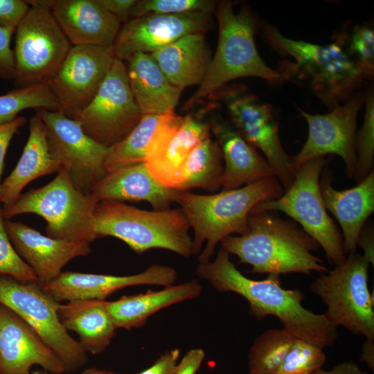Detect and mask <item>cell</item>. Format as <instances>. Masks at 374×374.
Instances as JSON below:
<instances>
[{"label": "cell", "instance_id": "1", "mask_svg": "<svg viewBox=\"0 0 374 374\" xmlns=\"http://www.w3.org/2000/svg\"><path fill=\"white\" fill-rule=\"evenodd\" d=\"M196 274L219 292H234L245 299L249 303V312L255 318L276 317L296 339L323 349L333 345L338 337L337 328L324 313H314L303 305L301 291L283 288L278 275L268 274L263 280L246 277L222 247L213 261L199 262Z\"/></svg>", "mask_w": 374, "mask_h": 374}, {"label": "cell", "instance_id": "2", "mask_svg": "<svg viewBox=\"0 0 374 374\" xmlns=\"http://www.w3.org/2000/svg\"><path fill=\"white\" fill-rule=\"evenodd\" d=\"M249 231L227 236L221 247L251 266L250 273L280 276L290 273L311 275L328 271L323 260L313 251L317 241L294 220H284L271 211L252 210L248 217Z\"/></svg>", "mask_w": 374, "mask_h": 374}, {"label": "cell", "instance_id": "3", "mask_svg": "<svg viewBox=\"0 0 374 374\" xmlns=\"http://www.w3.org/2000/svg\"><path fill=\"white\" fill-rule=\"evenodd\" d=\"M265 42L284 59L277 70L285 80H304L329 111L343 104L365 83L360 71L336 41L317 44L292 39L266 21L260 23Z\"/></svg>", "mask_w": 374, "mask_h": 374}, {"label": "cell", "instance_id": "4", "mask_svg": "<svg viewBox=\"0 0 374 374\" xmlns=\"http://www.w3.org/2000/svg\"><path fill=\"white\" fill-rule=\"evenodd\" d=\"M284 189L274 176L242 187L209 195L176 190L174 201L185 215L194 231L193 254L200 253L199 262L208 261L215 247L231 234L249 231L248 217L259 203L279 197Z\"/></svg>", "mask_w": 374, "mask_h": 374}, {"label": "cell", "instance_id": "5", "mask_svg": "<svg viewBox=\"0 0 374 374\" xmlns=\"http://www.w3.org/2000/svg\"><path fill=\"white\" fill-rule=\"evenodd\" d=\"M218 24V42L206 73L198 89L187 100L189 109L213 96L229 82L253 77L271 84L283 82L280 73L269 67L257 50L254 36L260 23L247 7L235 12L233 3L221 1L215 11Z\"/></svg>", "mask_w": 374, "mask_h": 374}, {"label": "cell", "instance_id": "6", "mask_svg": "<svg viewBox=\"0 0 374 374\" xmlns=\"http://www.w3.org/2000/svg\"><path fill=\"white\" fill-rule=\"evenodd\" d=\"M91 226L96 240L118 238L139 254L151 249L185 258L193 254L189 223L180 208L146 211L121 202L101 201L95 207Z\"/></svg>", "mask_w": 374, "mask_h": 374}, {"label": "cell", "instance_id": "7", "mask_svg": "<svg viewBox=\"0 0 374 374\" xmlns=\"http://www.w3.org/2000/svg\"><path fill=\"white\" fill-rule=\"evenodd\" d=\"M98 200L78 190L65 168L48 184L21 194L10 206L1 208L4 220L21 214L37 215L46 222V235L75 242H92L93 213Z\"/></svg>", "mask_w": 374, "mask_h": 374}, {"label": "cell", "instance_id": "8", "mask_svg": "<svg viewBox=\"0 0 374 374\" xmlns=\"http://www.w3.org/2000/svg\"><path fill=\"white\" fill-rule=\"evenodd\" d=\"M328 159L321 157L310 160L295 172L290 187L278 198L260 202L252 210L281 211L293 219L323 249L328 262L337 266L347 256L341 231L324 205L320 177Z\"/></svg>", "mask_w": 374, "mask_h": 374}, {"label": "cell", "instance_id": "9", "mask_svg": "<svg viewBox=\"0 0 374 374\" xmlns=\"http://www.w3.org/2000/svg\"><path fill=\"white\" fill-rule=\"evenodd\" d=\"M370 262L361 254L348 255L310 286L327 308L324 313L337 328L374 340V305L368 285Z\"/></svg>", "mask_w": 374, "mask_h": 374}, {"label": "cell", "instance_id": "10", "mask_svg": "<svg viewBox=\"0 0 374 374\" xmlns=\"http://www.w3.org/2000/svg\"><path fill=\"white\" fill-rule=\"evenodd\" d=\"M15 33L16 89L48 83L72 46L51 10L30 6Z\"/></svg>", "mask_w": 374, "mask_h": 374}, {"label": "cell", "instance_id": "11", "mask_svg": "<svg viewBox=\"0 0 374 374\" xmlns=\"http://www.w3.org/2000/svg\"><path fill=\"white\" fill-rule=\"evenodd\" d=\"M0 303L6 305L37 333L58 357L66 372H74L87 362V353L62 325L57 302L37 284L21 283L0 275Z\"/></svg>", "mask_w": 374, "mask_h": 374}, {"label": "cell", "instance_id": "12", "mask_svg": "<svg viewBox=\"0 0 374 374\" xmlns=\"http://www.w3.org/2000/svg\"><path fill=\"white\" fill-rule=\"evenodd\" d=\"M216 93L225 105L231 125L249 143L262 151L284 191L287 190L296 171L292 157L281 144L274 107L262 101L244 85H226Z\"/></svg>", "mask_w": 374, "mask_h": 374}, {"label": "cell", "instance_id": "13", "mask_svg": "<svg viewBox=\"0 0 374 374\" xmlns=\"http://www.w3.org/2000/svg\"><path fill=\"white\" fill-rule=\"evenodd\" d=\"M141 116L130 89L126 64L115 57L93 100L73 119L92 139L111 148L133 130Z\"/></svg>", "mask_w": 374, "mask_h": 374}, {"label": "cell", "instance_id": "14", "mask_svg": "<svg viewBox=\"0 0 374 374\" xmlns=\"http://www.w3.org/2000/svg\"><path fill=\"white\" fill-rule=\"evenodd\" d=\"M46 127L50 150L68 172L75 188L91 195L106 175L111 148L89 137L75 120L60 112L35 109Z\"/></svg>", "mask_w": 374, "mask_h": 374}, {"label": "cell", "instance_id": "15", "mask_svg": "<svg viewBox=\"0 0 374 374\" xmlns=\"http://www.w3.org/2000/svg\"><path fill=\"white\" fill-rule=\"evenodd\" d=\"M364 104V93L359 91L328 114H310L298 108L308 123V135L301 150L292 157L295 171L311 159L331 154L341 158L348 177L353 178L357 119Z\"/></svg>", "mask_w": 374, "mask_h": 374}, {"label": "cell", "instance_id": "16", "mask_svg": "<svg viewBox=\"0 0 374 374\" xmlns=\"http://www.w3.org/2000/svg\"><path fill=\"white\" fill-rule=\"evenodd\" d=\"M115 58L112 47L72 46L48 82L60 112L70 118L93 100Z\"/></svg>", "mask_w": 374, "mask_h": 374}, {"label": "cell", "instance_id": "17", "mask_svg": "<svg viewBox=\"0 0 374 374\" xmlns=\"http://www.w3.org/2000/svg\"><path fill=\"white\" fill-rule=\"evenodd\" d=\"M211 135L209 124L190 115L171 114L156 132L144 163L152 177L176 190L181 168L193 149Z\"/></svg>", "mask_w": 374, "mask_h": 374}, {"label": "cell", "instance_id": "18", "mask_svg": "<svg viewBox=\"0 0 374 374\" xmlns=\"http://www.w3.org/2000/svg\"><path fill=\"white\" fill-rule=\"evenodd\" d=\"M209 14H148L129 19L121 27L113 44L115 57L127 61L136 53H152L189 34L203 33Z\"/></svg>", "mask_w": 374, "mask_h": 374}, {"label": "cell", "instance_id": "19", "mask_svg": "<svg viewBox=\"0 0 374 374\" xmlns=\"http://www.w3.org/2000/svg\"><path fill=\"white\" fill-rule=\"evenodd\" d=\"M35 365L51 374L66 372L33 328L0 303V374H30Z\"/></svg>", "mask_w": 374, "mask_h": 374}, {"label": "cell", "instance_id": "20", "mask_svg": "<svg viewBox=\"0 0 374 374\" xmlns=\"http://www.w3.org/2000/svg\"><path fill=\"white\" fill-rule=\"evenodd\" d=\"M177 279V271L168 265H153L134 275L114 276L62 271L42 288L57 302L100 300L129 286L154 285L170 286Z\"/></svg>", "mask_w": 374, "mask_h": 374}, {"label": "cell", "instance_id": "21", "mask_svg": "<svg viewBox=\"0 0 374 374\" xmlns=\"http://www.w3.org/2000/svg\"><path fill=\"white\" fill-rule=\"evenodd\" d=\"M5 226L15 249L33 269L41 287L59 276L72 259L91 251L89 242L53 238L20 222L5 220Z\"/></svg>", "mask_w": 374, "mask_h": 374}, {"label": "cell", "instance_id": "22", "mask_svg": "<svg viewBox=\"0 0 374 374\" xmlns=\"http://www.w3.org/2000/svg\"><path fill=\"white\" fill-rule=\"evenodd\" d=\"M333 172L328 163L319 180L324 205L339 222L346 255L356 253L359 235L374 211V170L350 188L337 190L332 186Z\"/></svg>", "mask_w": 374, "mask_h": 374}, {"label": "cell", "instance_id": "23", "mask_svg": "<svg viewBox=\"0 0 374 374\" xmlns=\"http://www.w3.org/2000/svg\"><path fill=\"white\" fill-rule=\"evenodd\" d=\"M208 124L224 162L221 190L236 189L265 178L276 177L267 159L229 121L220 115H213Z\"/></svg>", "mask_w": 374, "mask_h": 374}, {"label": "cell", "instance_id": "24", "mask_svg": "<svg viewBox=\"0 0 374 374\" xmlns=\"http://www.w3.org/2000/svg\"><path fill=\"white\" fill-rule=\"evenodd\" d=\"M51 10L72 46L112 47L121 28L98 0H54Z\"/></svg>", "mask_w": 374, "mask_h": 374}, {"label": "cell", "instance_id": "25", "mask_svg": "<svg viewBox=\"0 0 374 374\" xmlns=\"http://www.w3.org/2000/svg\"><path fill=\"white\" fill-rule=\"evenodd\" d=\"M176 190L159 183L144 162L107 173L94 187L92 195L101 201H146L155 211L170 208Z\"/></svg>", "mask_w": 374, "mask_h": 374}, {"label": "cell", "instance_id": "26", "mask_svg": "<svg viewBox=\"0 0 374 374\" xmlns=\"http://www.w3.org/2000/svg\"><path fill=\"white\" fill-rule=\"evenodd\" d=\"M60 161L51 152L46 127L36 113L29 122V135L21 156L11 173L1 182V208L12 205L22 190L35 179L57 172Z\"/></svg>", "mask_w": 374, "mask_h": 374}, {"label": "cell", "instance_id": "27", "mask_svg": "<svg viewBox=\"0 0 374 374\" xmlns=\"http://www.w3.org/2000/svg\"><path fill=\"white\" fill-rule=\"evenodd\" d=\"M127 62L129 84L141 115L175 112L183 89L170 82L152 55L136 53Z\"/></svg>", "mask_w": 374, "mask_h": 374}, {"label": "cell", "instance_id": "28", "mask_svg": "<svg viewBox=\"0 0 374 374\" xmlns=\"http://www.w3.org/2000/svg\"><path fill=\"white\" fill-rule=\"evenodd\" d=\"M201 292V285L193 279L161 290H148L123 296L114 301H105V306L116 328L130 330L143 326L150 317L164 308L198 297Z\"/></svg>", "mask_w": 374, "mask_h": 374}, {"label": "cell", "instance_id": "29", "mask_svg": "<svg viewBox=\"0 0 374 374\" xmlns=\"http://www.w3.org/2000/svg\"><path fill=\"white\" fill-rule=\"evenodd\" d=\"M151 55L170 82L181 89L199 85L211 60L203 33L186 35Z\"/></svg>", "mask_w": 374, "mask_h": 374}, {"label": "cell", "instance_id": "30", "mask_svg": "<svg viewBox=\"0 0 374 374\" xmlns=\"http://www.w3.org/2000/svg\"><path fill=\"white\" fill-rule=\"evenodd\" d=\"M105 300H81L59 304L60 321L67 330L76 332L87 353L98 355L109 346L116 329L105 306Z\"/></svg>", "mask_w": 374, "mask_h": 374}, {"label": "cell", "instance_id": "31", "mask_svg": "<svg viewBox=\"0 0 374 374\" xmlns=\"http://www.w3.org/2000/svg\"><path fill=\"white\" fill-rule=\"evenodd\" d=\"M223 170L221 149L209 135L193 149L185 161L176 190L201 188L216 193L221 188Z\"/></svg>", "mask_w": 374, "mask_h": 374}, {"label": "cell", "instance_id": "32", "mask_svg": "<svg viewBox=\"0 0 374 374\" xmlns=\"http://www.w3.org/2000/svg\"><path fill=\"white\" fill-rule=\"evenodd\" d=\"M172 113L175 112L142 115L133 130L123 140L111 147L105 165L106 173L144 162L148 148L156 132Z\"/></svg>", "mask_w": 374, "mask_h": 374}, {"label": "cell", "instance_id": "33", "mask_svg": "<svg viewBox=\"0 0 374 374\" xmlns=\"http://www.w3.org/2000/svg\"><path fill=\"white\" fill-rule=\"evenodd\" d=\"M296 339L284 328L256 337L248 353L249 374H276Z\"/></svg>", "mask_w": 374, "mask_h": 374}, {"label": "cell", "instance_id": "34", "mask_svg": "<svg viewBox=\"0 0 374 374\" xmlns=\"http://www.w3.org/2000/svg\"><path fill=\"white\" fill-rule=\"evenodd\" d=\"M26 109L60 110L47 83L15 89L0 96V124L13 121Z\"/></svg>", "mask_w": 374, "mask_h": 374}, {"label": "cell", "instance_id": "35", "mask_svg": "<svg viewBox=\"0 0 374 374\" xmlns=\"http://www.w3.org/2000/svg\"><path fill=\"white\" fill-rule=\"evenodd\" d=\"M365 80L374 77V29L371 24L356 25L350 31L342 30L336 37Z\"/></svg>", "mask_w": 374, "mask_h": 374}, {"label": "cell", "instance_id": "36", "mask_svg": "<svg viewBox=\"0 0 374 374\" xmlns=\"http://www.w3.org/2000/svg\"><path fill=\"white\" fill-rule=\"evenodd\" d=\"M365 114L362 125L356 134V164L353 178L360 182L373 170L374 159V92L368 87L364 92Z\"/></svg>", "mask_w": 374, "mask_h": 374}, {"label": "cell", "instance_id": "37", "mask_svg": "<svg viewBox=\"0 0 374 374\" xmlns=\"http://www.w3.org/2000/svg\"><path fill=\"white\" fill-rule=\"evenodd\" d=\"M217 3L211 0H140L132 7L130 18L148 14L179 15L215 12Z\"/></svg>", "mask_w": 374, "mask_h": 374}, {"label": "cell", "instance_id": "38", "mask_svg": "<svg viewBox=\"0 0 374 374\" xmlns=\"http://www.w3.org/2000/svg\"><path fill=\"white\" fill-rule=\"evenodd\" d=\"M326 360L323 348L296 339L276 374H313Z\"/></svg>", "mask_w": 374, "mask_h": 374}, {"label": "cell", "instance_id": "39", "mask_svg": "<svg viewBox=\"0 0 374 374\" xmlns=\"http://www.w3.org/2000/svg\"><path fill=\"white\" fill-rule=\"evenodd\" d=\"M0 275L12 277L21 283H37L33 269L15 249L5 226L0 209Z\"/></svg>", "mask_w": 374, "mask_h": 374}, {"label": "cell", "instance_id": "40", "mask_svg": "<svg viewBox=\"0 0 374 374\" xmlns=\"http://www.w3.org/2000/svg\"><path fill=\"white\" fill-rule=\"evenodd\" d=\"M15 30L0 26V78L14 80L15 65L10 43Z\"/></svg>", "mask_w": 374, "mask_h": 374}, {"label": "cell", "instance_id": "41", "mask_svg": "<svg viewBox=\"0 0 374 374\" xmlns=\"http://www.w3.org/2000/svg\"><path fill=\"white\" fill-rule=\"evenodd\" d=\"M30 8L26 1L0 0V26L15 30Z\"/></svg>", "mask_w": 374, "mask_h": 374}, {"label": "cell", "instance_id": "42", "mask_svg": "<svg viewBox=\"0 0 374 374\" xmlns=\"http://www.w3.org/2000/svg\"><path fill=\"white\" fill-rule=\"evenodd\" d=\"M26 123V118L25 117L18 116L12 121L0 124V188L7 150L14 135ZM0 209H1V203Z\"/></svg>", "mask_w": 374, "mask_h": 374}, {"label": "cell", "instance_id": "43", "mask_svg": "<svg viewBox=\"0 0 374 374\" xmlns=\"http://www.w3.org/2000/svg\"><path fill=\"white\" fill-rule=\"evenodd\" d=\"M180 350L174 348L161 355L155 362L139 374H174L179 363Z\"/></svg>", "mask_w": 374, "mask_h": 374}, {"label": "cell", "instance_id": "44", "mask_svg": "<svg viewBox=\"0 0 374 374\" xmlns=\"http://www.w3.org/2000/svg\"><path fill=\"white\" fill-rule=\"evenodd\" d=\"M205 357L202 348L189 350L179 362L174 374H196Z\"/></svg>", "mask_w": 374, "mask_h": 374}, {"label": "cell", "instance_id": "45", "mask_svg": "<svg viewBox=\"0 0 374 374\" xmlns=\"http://www.w3.org/2000/svg\"><path fill=\"white\" fill-rule=\"evenodd\" d=\"M100 3L110 13L114 15L119 21L127 22L136 0H98Z\"/></svg>", "mask_w": 374, "mask_h": 374}, {"label": "cell", "instance_id": "46", "mask_svg": "<svg viewBox=\"0 0 374 374\" xmlns=\"http://www.w3.org/2000/svg\"><path fill=\"white\" fill-rule=\"evenodd\" d=\"M374 231L373 226L366 224L362 228L357 242V246L363 250L362 256L374 265Z\"/></svg>", "mask_w": 374, "mask_h": 374}, {"label": "cell", "instance_id": "47", "mask_svg": "<svg viewBox=\"0 0 374 374\" xmlns=\"http://www.w3.org/2000/svg\"><path fill=\"white\" fill-rule=\"evenodd\" d=\"M313 374H367V373L353 362H344L335 365L330 370L319 368Z\"/></svg>", "mask_w": 374, "mask_h": 374}, {"label": "cell", "instance_id": "48", "mask_svg": "<svg viewBox=\"0 0 374 374\" xmlns=\"http://www.w3.org/2000/svg\"><path fill=\"white\" fill-rule=\"evenodd\" d=\"M359 360L374 371V340L366 339L362 346Z\"/></svg>", "mask_w": 374, "mask_h": 374}, {"label": "cell", "instance_id": "49", "mask_svg": "<svg viewBox=\"0 0 374 374\" xmlns=\"http://www.w3.org/2000/svg\"><path fill=\"white\" fill-rule=\"evenodd\" d=\"M82 374H118L109 371L100 369L97 368H89L85 369Z\"/></svg>", "mask_w": 374, "mask_h": 374}, {"label": "cell", "instance_id": "50", "mask_svg": "<svg viewBox=\"0 0 374 374\" xmlns=\"http://www.w3.org/2000/svg\"><path fill=\"white\" fill-rule=\"evenodd\" d=\"M30 374H50V373L43 369L42 370L37 369V370L31 371Z\"/></svg>", "mask_w": 374, "mask_h": 374}]
</instances>
